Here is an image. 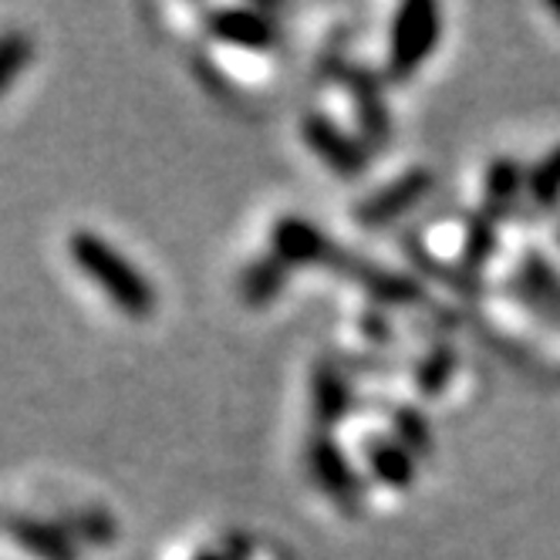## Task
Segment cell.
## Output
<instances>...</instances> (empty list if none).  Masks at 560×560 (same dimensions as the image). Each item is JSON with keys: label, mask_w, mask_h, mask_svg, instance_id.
I'll return each mask as SVG.
<instances>
[{"label": "cell", "mask_w": 560, "mask_h": 560, "mask_svg": "<svg viewBox=\"0 0 560 560\" xmlns=\"http://www.w3.org/2000/svg\"><path fill=\"white\" fill-rule=\"evenodd\" d=\"M68 247H71L74 264L82 267V273L95 280L118 311H126L129 317H149L155 311V288L108 244V240L82 230L71 236Z\"/></svg>", "instance_id": "cell-1"}, {"label": "cell", "mask_w": 560, "mask_h": 560, "mask_svg": "<svg viewBox=\"0 0 560 560\" xmlns=\"http://www.w3.org/2000/svg\"><path fill=\"white\" fill-rule=\"evenodd\" d=\"M11 537L42 560H74V544L65 530L42 524V520H14Z\"/></svg>", "instance_id": "cell-2"}, {"label": "cell", "mask_w": 560, "mask_h": 560, "mask_svg": "<svg viewBox=\"0 0 560 560\" xmlns=\"http://www.w3.org/2000/svg\"><path fill=\"white\" fill-rule=\"evenodd\" d=\"M210 27L217 37L223 42H233V45H247V48H260L270 42V24L260 21L257 14H247V11H220L210 18Z\"/></svg>", "instance_id": "cell-3"}, {"label": "cell", "mask_w": 560, "mask_h": 560, "mask_svg": "<svg viewBox=\"0 0 560 560\" xmlns=\"http://www.w3.org/2000/svg\"><path fill=\"white\" fill-rule=\"evenodd\" d=\"M31 55H34V45L27 34L21 31L0 34V95L18 82L21 71L31 65Z\"/></svg>", "instance_id": "cell-4"}, {"label": "cell", "mask_w": 560, "mask_h": 560, "mask_svg": "<svg viewBox=\"0 0 560 560\" xmlns=\"http://www.w3.org/2000/svg\"><path fill=\"white\" fill-rule=\"evenodd\" d=\"M277 277H280V273H277L270 264L254 267V270L247 273V284H244L247 298H250V301H267V298H270V291H273V284H277Z\"/></svg>", "instance_id": "cell-5"}, {"label": "cell", "mask_w": 560, "mask_h": 560, "mask_svg": "<svg viewBox=\"0 0 560 560\" xmlns=\"http://www.w3.org/2000/svg\"><path fill=\"white\" fill-rule=\"evenodd\" d=\"M199 560H220V557H213V553H207V557H199Z\"/></svg>", "instance_id": "cell-6"}]
</instances>
